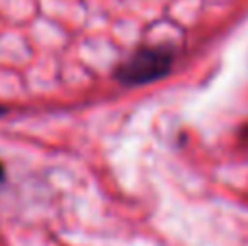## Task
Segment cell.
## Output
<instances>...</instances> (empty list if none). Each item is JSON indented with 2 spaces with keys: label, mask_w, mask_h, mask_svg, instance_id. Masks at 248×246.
<instances>
[{
  "label": "cell",
  "mask_w": 248,
  "mask_h": 246,
  "mask_svg": "<svg viewBox=\"0 0 248 246\" xmlns=\"http://www.w3.org/2000/svg\"><path fill=\"white\" fill-rule=\"evenodd\" d=\"M174 63V50L170 46H146L135 50L116 68L113 77L126 87L146 85L163 78Z\"/></svg>",
  "instance_id": "1"
},
{
  "label": "cell",
  "mask_w": 248,
  "mask_h": 246,
  "mask_svg": "<svg viewBox=\"0 0 248 246\" xmlns=\"http://www.w3.org/2000/svg\"><path fill=\"white\" fill-rule=\"evenodd\" d=\"M2 177H4V168H2V164H0V181H2Z\"/></svg>",
  "instance_id": "2"
},
{
  "label": "cell",
  "mask_w": 248,
  "mask_h": 246,
  "mask_svg": "<svg viewBox=\"0 0 248 246\" xmlns=\"http://www.w3.org/2000/svg\"><path fill=\"white\" fill-rule=\"evenodd\" d=\"M0 113H2V109H0Z\"/></svg>",
  "instance_id": "3"
},
{
  "label": "cell",
  "mask_w": 248,
  "mask_h": 246,
  "mask_svg": "<svg viewBox=\"0 0 248 246\" xmlns=\"http://www.w3.org/2000/svg\"><path fill=\"white\" fill-rule=\"evenodd\" d=\"M246 133H248V129H246Z\"/></svg>",
  "instance_id": "4"
}]
</instances>
